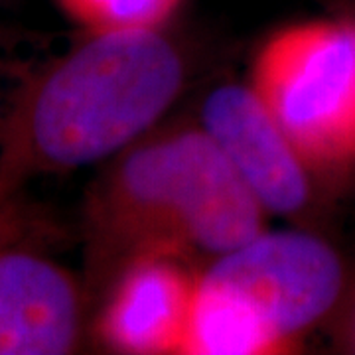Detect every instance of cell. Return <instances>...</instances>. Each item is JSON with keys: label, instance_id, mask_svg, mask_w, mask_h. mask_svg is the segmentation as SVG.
<instances>
[{"label": "cell", "instance_id": "obj_1", "mask_svg": "<svg viewBox=\"0 0 355 355\" xmlns=\"http://www.w3.org/2000/svg\"><path fill=\"white\" fill-rule=\"evenodd\" d=\"M188 65L162 28L87 32L16 93L0 123V184L101 162L172 107Z\"/></svg>", "mask_w": 355, "mask_h": 355}, {"label": "cell", "instance_id": "obj_2", "mask_svg": "<svg viewBox=\"0 0 355 355\" xmlns=\"http://www.w3.org/2000/svg\"><path fill=\"white\" fill-rule=\"evenodd\" d=\"M265 216L202 127L174 130L132 146L93 190L89 257L113 279L148 254L216 261L259 235Z\"/></svg>", "mask_w": 355, "mask_h": 355}, {"label": "cell", "instance_id": "obj_3", "mask_svg": "<svg viewBox=\"0 0 355 355\" xmlns=\"http://www.w3.org/2000/svg\"><path fill=\"white\" fill-rule=\"evenodd\" d=\"M249 85L308 168L355 160V20L279 30L257 51Z\"/></svg>", "mask_w": 355, "mask_h": 355}, {"label": "cell", "instance_id": "obj_4", "mask_svg": "<svg viewBox=\"0 0 355 355\" xmlns=\"http://www.w3.org/2000/svg\"><path fill=\"white\" fill-rule=\"evenodd\" d=\"M202 275L241 296L288 345L330 310L342 286L334 251L298 231L263 229Z\"/></svg>", "mask_w": 355, "mask_h": 355}, {"label": "cell", "instance_id": "obj_5", "mask_svg": "<svg viewBox=\"0 0 355 355\" xmlns=\"http://www.w3.org/2000/svg\"><path fill=\"white\" fill-rule=\"evenodd\" d=\"M18 235L12 202L0 211V355L71 354L83 331L81 286Z\"/></svg>", "mask_w": 355, "mask_h": 355}, {"label": "cell", "instance_id": "obj_6", "mask_svg": "<svg viewBox=\"0 0 355 355\" xmlns=\"http://www.w3.org/2000/svg\"><path fill=\"white\" fill-rule=\"evenodd\" d=\"M202 130L266 214H292L304 205L308 166L251 85L214 89L203 101Z\"/></svg>", "mask_w": 355, "mask_h": 355}, {"label": "cell", "instance_id": "obj_7", "mask_svg": "<svg viewBox=\"0 0 355 355\" xmlns=\"http://www.w3.org/2000/svg\"><path fill=\"white\" fill-rule=\"evenodd\" d=\"M196 284L186 261L166 254L130 261L116 272L99 316L103 342L121 354H182Z\"/></svg>", "mask_w": 355, "mask_h": 355}, {"label": "cell", "instance_id": "obj_8", "mask_svg": "<svg viewBox=\"0 0 355 355\" xmlns=\"http://www.w3.org/2000/svg\"><path fill=\"white\" fill-rule=\"evenodd\" d=\"M288 347L241 296L198 275L182 355H272Z\"/></svg>", "mask_w": 355, "mask_h": 355}, {"label": "cell", "instance_id": "obj_9", "mask_svg": "<svg viewBox=\"0 0 355 355\" xmlns=\"http://www.w3.org/2000/svg\"><path fill=\"white\" fill-rule=\"evenodd\" d=\"M60 8L87 32L164 28L182 0H58Z\"/></svg>", "mask_w": 355, "mask_h": 355}, {"label": "cell", "instance_id": "obj_10", "mask_svg": "<svg viewBox=\"0 0 355 355\" xmlns=\"http://www.w3.org/2000/svg\"><path fill=\"white\" fill-rule=\"evenodd\" d=\"M14 202V191L6 190L2 184H0V211H4L10 203Z\"/></svg>", "mask_w": 355, "mask_h": 355}]
</instances>
